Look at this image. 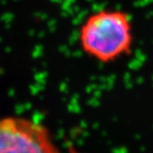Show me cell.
I'll return each instance as SVG.
<instances>
[{
  "label": "cell",
  "mask_w": 153,
  "mask_h": 153,
  "mask_svg": "<svg viewBox=\"0 0 153 153\" xmlns=\"http://www.w3.org/2000/svg\"><path fill=\"white\" fill-rule=\"evenodd\" d=\"M78 40L88 56L102 63L114 62L132 50V19L122 9L105 7L95 10L80 24Z\"/></svg>",
  "instance_id": "cell-1"
},
{
  "label": "cell",
  "mask_w": 153,
  "mask_h": 153,
  "mask_svg": "<svg viewBox=\"0 0 153 153\" xmlns=\"http://www.w3.org/2000/svg\"><path fill=\"white\" fill-rule=\"evenodd\" d=\"M0 153H59L42 125L31 119L0 118Z\"/></svg>",
  "instance_id": "cell-2"
}]
</instances>
